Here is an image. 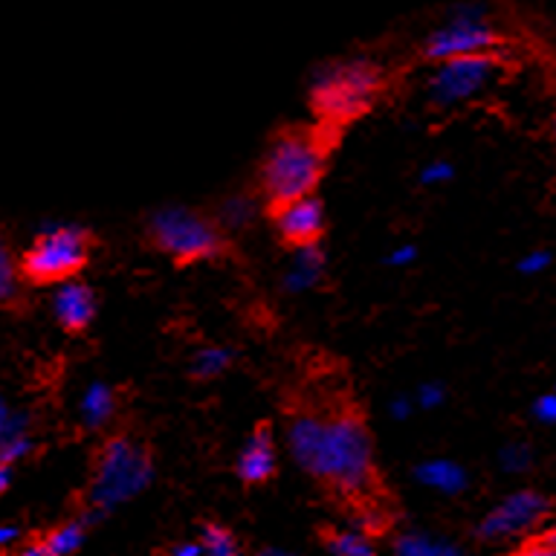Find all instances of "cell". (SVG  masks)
<instances>
[{
    "mask_svg": "<svg viewBox=\"0 0 556 556\" xmlns=\"http://www.w3.org/2000/svg\"><path fill=\"white\" fill-rule=\"evenodd\" d=\"M287 443L293 458L311 476L328 481L342 493L359 495L371 486L374 446L359 417L299 415L290 424Z\"/></svg>",
    "mask_w": 556,
    "mask_h": 556,
    "instance_id": "6da1fadb",
    "label": "cell"
},
{
    "mask_svg": "<svg viewBox=\"0 0 556 556\" xmlns=\"http://www.w3.org/2000/svg\"><path fill=\"white\" fill-rule=\"evenodd\" d=\"M380 90V67L368 59L330 61L313 76V108L325 119L345 122L363 113Z\"/></svg>",
    "mask_w": 556,
    "mask_h": 556,
    "instance_id": "7a4b0ae2",
    "label": "cell"
},
{
    "mask_svg": "<svg viewBox=\"0 0 556 556\" xmlns=\"http://www.w3.org/2000/svg\"><path fill=\"white\" fill-rule=\"evenodd\" d=\"M321 174V146L319 139L302 130L285 134L267 151L261 180L273 203L307 198Z\"/></svg>",
    "mask_w": 556,
    "mask_h": 556,
    "instance_id": "3957f363",
    "label": "cell"
},
{
    "mask_svg": "<svg viewBox=\"0 0 556 556\" xmlns=\"http://www.w3.org/2000/svg\"><path fill=\"white\" fill-rule=\"evenodd\" d=\"M151 472H154L151 458L139 443L128 441V438H113L96 464L90 502L96 510H111L116 504L142 493L151 481Z\"/></svg>",
    "mask_w": 556,
    "mask_h": 556,
    "instance_id": "277c9868",
    "label": "cell"
},
{
    "mask_svg": "<svg viewBox=\"0 0 556 556\" xmlns=\"http://www.w3.org/2000/svg\"><path fill=\"white\" fill-rule=\"evenodd\" d=\"M498 29L490 24V15L481 3H460L426 35L424 55L429 61L464 59V55H486L498 47Z\"/></svg>",
    "mask_w": 556,
    "mask_h": 556,
    "instance_id": "5b68a950",
    "label": "cell"
},
{
    "mask_svg": "<svg viewBox=\"0 0 556 556\" xmlns=\"http://www.w3.org/2000/svg\"><path fill=\"white\" fill-rule=\"evenodd\" d=\"M495 78H498V61L493 52L438 61L426 78V93L434 104L452 108V104L472 102L478 96H484Z\"/></svg>",
    "mask_w": 556,
    "mask_h": 556,
    "instance_id": "8992f818",
    "label": "cell"
},
{
    "mask_svg": "<svg viewBox=\"0 0 556 556\" xmlns=\"http://www.w3.org/2000/svg\"><path fill=\"white\" fill-rule=\"evenodd\" d=\"M151 235H154L156 247L177 261L208 258L220 250V235L215 226L180 206L156 212L151 217Z\"/></svg>",
    "mask_w": 556,
    "mask_h": 556,
    "instance_id": "52a82bcc",
    "label": "cell"
},
{
    "mask_svg": "<svg viewBox=\"0 0 556 556\" xmlns=\"http://www.w3.org/2000/svg\"><path fill=\"white\" fill-rule=\"evenodd\" d=\"M87 258V238L76 226H55L26 250L24 273L33 281H70Z\"/></svg>",
    "mask_w": 556,
    "mask_h": 556,
    "instance_id": "ba28073f",
    "label": "cell"
},
{
    "mask_svg": "<svg viewBox=\"0 0 556 556\" xmlns=\"http://www.w3.org/2000/svg\"><path fill=\"white\" fill-rule=\"evenodd\" d=\"M547 510H551V504H547L542 493H536V490H516V493L504 495L502 502L486 513L484 521L478 525V536L490 539V542L521 536V533L539 528L545 521Z\"/></svg>",
    "mask_w": 556,
    "mask_h": 556,
    "instance_id": "9c48e42d",
    "label": "cell"
},
{
    "mask_svg": "<svg viewBox=\"0 0 556 556\" xmlns=\"http://www.w3.org/2000/svg\"><path fill=\"white\" fill-rule=\"evenodd\" d=\"M276 226L278 235H281L285 241L295 243V247L316 243V238L321 235V226H325L321 203L316 198H311V194H307V198L278 203Z\"/></svg>",
    "mask_w": 556,
    "mask_h": 556,
    "instance_id": "30bf717a",
    "label": "cell"
},
{
    "mask_svg": "<svg viewBox=\"0 0 556 556\" xmlns=\"http://www.w3.org/2000/svg\"><path fill=\"white\" fill-rule=\"evenodd\" d=\"M55 307V319L67 330H81L87 328L96 316V295L90 293V287L78 285V281H61L52 299Z\"/></svg>",
    "mask_w": 556,
    "mask_h": 556,
    "instance_id": "8fae6325",
    "label": "cell"
},
{
    "mask_svg": "<svg viewBox=\"0 0 556 556\" xmlns=\"http://www.w3.org/2000/svg\"><path fill=\"white\" fill-rule=\"evenodd\" d=\"M238 472L250 484H261L276 472V446H273V438H269L267 429H258L247 441V446L241 450V458H238Z\"/></svg>",
    "mask_w": 556,
    "mask_h": 556,
    "instance_id": "7c38bea8",
    "label": "cell"
},
{
    "mask_svg": "<svg viewBox=\"0 0 556 556\" xmlns=\"http://www.w3.org/2000/svg\"><path fill=\"white\" fill-rule=\"evenodd\" d=\"M325 276V255L319 252L316 243H304V247H295V255L290 261V267L285 273V290L290 293H304L316 287Z\"/></svg>",
    "mask_w": 556,
    "mask_h": 556,
    "instance_id": "4fadbf2b",
    "label": "cell"
},
{
    "mask_svg": "<svg viewBox=\"0 0 556 556\" xmlns=\"http://www.w3.org/2000/svg\"><path fill=\"white\" fill-rule=\"evenodd\" d=\"M417 481L434 493H443V495H455L460 490H467L469 484V476L467 469L455 464L450 458H432V460H424L420 467H417Z\"/></svg>",
    "mask_w": 556,
    "mask_h": 556,
    "instance_id": "5bb4252c",
    "label": "cell"
},
{
    "mask_svg": "<svg viewBox=\"0 0 556 556\" xmlns=\"http://www.w3.org/2000/svg\"><path fill=\"white\" fill-rule=\"evenodd\" d=\"M113 406H116V400H113V391L104 386V382H93V386H87V391L81 394V420H85L90 429H99L113 417Z\"/></svg>",
    "mask_w": 556,
    "mask_h": 556,
    "instance_id": "9a60e30c",
    "label": "cell"
},
{
    "mask_svg": "<svg viewBox=\"0 0 556 556\" xmlns=\"http://www.w3.org/2000/svg\"><path fill=\"white\" fill-rule=\"evenodd\" d=\"M394 556H464L452 542L424 536V533H406L397 539Z\"/></svg>",
    "mask_w": 556,
    "mask_h": 556,
    "instance_id": "2e32d148",
    "label": "cell"
},
{
    "mask_svg": "<svg viewBox=\"0 0 556 556\" xmlns=\"http://www.w3.org/2000/svg\"><path fill=\"white\" fill-rule=\"evenodd\" d=\"M85 539V528L78 521H70V525H61L59 530H52L50 536L41 542V551L47 556H70L73 551H78Z\"/></svg>",
    "mask_w": 556,
    "mask_h": 556,
    "instance_id": "e0dca14e",
    "label": "cell"
},
{
    "mask_svg": "<svg viewBox=\"0 0 556 556\" xmlns=\"http://www.w3.org/2000/svg\"><path fill=\"white\" fill-rule=\"evenodd\" d=\"M232 363V354L220 345H208L203 351H198L194 356V363H191V371L198 374V377H217V374H224Z\"/></svg>",
    "mask_w": 556,
    "mask_h": 556,
    "instance_id": "ac0fdd59",
    "label": "cell"
},
{
    "mask_svg": "<svg viewBox=\"0 0 556 556\" xmlns=\"http://www.w3.org/2000/svg\"><path fill=\"white\" fill-rule=\"evenodd\" d=\"M328 547L333 556H377L363 533H348V530L328 533Z\"/></svg>",
    "mask_w": 556,
    "mask_h": 556,
    "instance_id": "d6986e66",
    "label": "cell"
},
{
    "mask_svg": "<svg viewBox=\"0 0 556 556\" xmlns=\"http://www.w3.org/2000/svg\"><path fill=\"white\" fill-rule=\"evenodd\" d=\"M498 460H502L504 472L519 476V472H528V469L533 467V450H530L528 443L510 441L507 446H502V452H498Z\"/></svg>",
    "mask_w": 556,
    "mask_h": 556,
    "instance_id": "ffe728a7",
    "label": "cell"
},
{
    "mask_svg": "<svg viewBox=\"0 0 556 556\" xmlns=\"http://www.w3.org/2000/svg\"><path fill=\"white\" fill-rule=\"evenodd\" d=\"M203 556H241L238 551V542L232 539V533L217 525H208L206 533H203Z\"/></svg>",
    "mask_w": 556,
    "mask_h": 556,
    "instance_id": "44dd1931",
    "label": "cell"
},
{
    "mask_svg": "<svg viewBox=\"0 0 556 556\" xmlns=\"http://www.w3.org/2000/svg\"><path fill=\"white\" fill-rule=\"evenodd\" d=\"M17 295V264L9 252L7 241L0 238V304L12 302Z\"/></svg>",
    "mask_w": 556,
    "mask_h": 556,
    "instance_id": "7402d4cb",
    "label": "cell"
},
{
    "mask_svg": "<svg viewBox=\"0 0 556 556\" xmlns=\"http://www.w3.org/2000/svg\"><path fill=\"white\" fill-rule=\"evenodd\" d=\"M15 434H26V415L9 408V403L0 397V441L15 438Z\"/></svg>",
    "mask_w": 556,
    "mask_h": 556,
    "instance_id": "603a6c76",
    "label": "cell"
},
{
    "mask_svg": "<svg viewBox=\"0 0 556 556\" xmlns=\"http://www.w3.org/2000/svg\"><path fill=\"white\" fill-rule=\"evenodd\" d=\"M33 452V441H29V434H15V438H7V441H0V464H12V460L26 458Z\"/></svg>",
    "mask_w": 556,
    "mask_h": 556,
    "instance_id": "cb8c5ba5",
    "label": "cell"
},
{
    "mask_svg": "<svg viewBox=\"0 0 556 556\" xmlns=\"http://www.w3.org/2000/svg\"><path fill=\"white\" fill-rule=\"evenodd\" d=\"M551 264H554L551 250H530L519 258V273L521 276H539V273H545Z\"/></svg>",
    "mask_w": 556,
    "mask_h": 556,
    "instance_id": "d4e9b609",
    "label": "cell"
},
{
    "mask_svg": "<svg viewBox=\"0 0 556 556\" xmlns=\"http://www.w3.org/2000/svg\"><path fill=\"white\" fill-rule=\"evenodd\" d=\"M455 177V165L450 160H432L420 168V182L426 186H438V182H450Z\"/></svg>",
    "mask_w": 556,
    "mask_h": 556,
    "instance_id": "484cf974",
    "label": "cell"
},
{
    "mask_svg": "<svg viewBox=\"0 0 556 556\" xmlns=\"http://www.w3.org/2000/svg\"><path fill=\"white\" fill-rule=\"evenodd\" d=\"M220 215H224V224L226 226H243L252 217L250 200H243V198L226 200L224 212H220Z\"/></svg>",
    "mask_w": 556,
    "mask_h": 556,
    "instance_id": "4316f807",
    "label": "cell"
},
{
    "mask_svg": "<svg viewBox=\"0 0 556 556\" xmlns=\"http://www.w3.org/2000/svg\"><path fill=\"white\" fill-rule=\"evenodd\" d=\"M533 417H536L539 424L545 426H556V391H547V394H539L536 400H533Z\"/></svg>",
    "mask_w": 556,
    "mask_h": 556,
    "instance_id": "83f0119b",
    "label": "cell"
},
{
    "mask_svg": "<svg viewBox=\"0 0 556 556\" xmlns=\"http://www.w3.org/2000/svg\"><path fill=\"white\" fill-rule=\"evenodd\" d=\"M446 400V389H443L441 382H426V386H420V391H417V403H420V408H438Z\"/></svg>",
    "mask_w": 556,
    "mask_h": 556,
    "instance_id": "f1b7e54d",
    "label": "cell"
},
{
    "mask_svg": "<svg viewBox=\"0 0 556 556\" xmlns=\"http://www.w3.org/2000/svg\"><path fill=\"white\" fill-rule=\"evenodd\" d=\"M516 556H556V545L547 536L530 539L516 551Z\"/></svg>",
    "mask_w": 556,
    "mask_h": 556,
    "instance_id": "f546056e",
    "label": "cell"
},
{
    "mask_svg": "<svg viewBox=\"0 0 556 556\" xmlns=\"http://www.w3.org/2000/svg\"><path fill=\"white\" fill-rule=\"evenodd\" d=\"M415 258H417V250L406 243V247H397V250H391L389 258H386V261H389L391 267H408V264H412Z\"/></svg>",
    "mask_w": 556,
    "mask_h": 556,
    "instance_id": "4dcf8cb0",
    "label": "cell"
},
{
    "mask_svg": "<svg viewBox=\"0 0 556 556\" xmlns=\"http://www.w3.org/2000/svg\"><path fill=\"white\" fill-rule=\"evenodd\" d=\"M408 415H412V400L408 397L391 400V417H394V420H406Z\"/></svg>",
    "mask_w": 556,
    "mask_h": 556,
    "instance_id": "1f68e13d",
    "label": "cell"
},
{
    "mask_svg": "<svg viewBox=\"0 0 556 556\" xmlns=\"http://www.w3.org/2000/svg\"><path fill=\"white\" fill-rule=\"evenodd\" d=\"M172 556H203V547H200V545H180V547H174Z\"/></svg>",
    "mask_w": 556,
    "mask_h": 556,
    "instance_id": "d6a6232c",
    "label": "cell"
},
{
    "mask_svg": "<svg viewBox=\"0 0 556 556\" xmlns=\"http://www.w3.org/2000/svg\"><path fill=\"white\" fill-rule=\"evenodd\" d=\"M15 536H17L15 528H0V545H9Z\"/></svg>",
    "mask_w": 556,
    "mask_h": 556,
    "instance_id": "836d02e7",
    "label": "cell"
},
{
    "mask_svg": "<svg viewBox=\"0 0 556 556\" xmlns=\"http://www.w3.org/2000/svg\"><path fill=\"white\" fill-rule=\"evenodd\" d=\"M7 486H9V467L7 464H0V493H3Z\"/></svg>",
    "mask_w": 556,
    "mask_h": 556,
    "instance_id": "e575fe53",
    "label": "cell"
},
{
    "mask_svg": "<svg viewBox=\"0 0 556 556\" xmlns=\"http://www.w3.org/2000/svg\"><path fill=\"white\" fill-rule=\"evenodd\" d=\"M15 556H47L41 551V545H33V547H24V551H21V554H15Z\"/></svg>",
    "mask_w": 556,
    "mask_h": 556,
    "instance_id": "d590c367",
    "label": "cell"
},
{
    "mask_svg": "<svg viewBox=\"0 0 556 556\" xmlns=\"http://www.w3.org/2000/svg\"><path fill=\"white\" fill-rule=\"evenodd\" d=\"M258 556H290L287 551H276V547H267V551H261Z\"/></svg>",
    "mask_w": 556,
    "mask_h": 556,
    "instance_id": "8d00e7d4",
    "label": "cell"
},
{
    "mask_svg": "<svg viewBox=\"0 0 556 556\" xmlns=\"http://www.w3.org/2000/svg\"><path fill=\"white\" fill-rule=\"evenodd\" d=\"M547 539H551V542H554V545H556V528L551 530V533H547Z\"/></svg>",
    "mask_w": 556,
    "mask_h": 556,
    "instance_id": "74e56055",
    "label": "cell"
},
{
    "mask_svg": "<svg viewBox=\"0 0 556 556\" xmlns=\"http://www.w3.org/2000/svg\"><path fill=\"white\" fill-rule=\"evenodd\" d=\"M554 391H556V382H554Z\"/></svg>",
    "mask_w": 556,
    "mask_h": 556,
    "instance_id": "f35d334b",
    "label": "cell"
}]
</instances>
